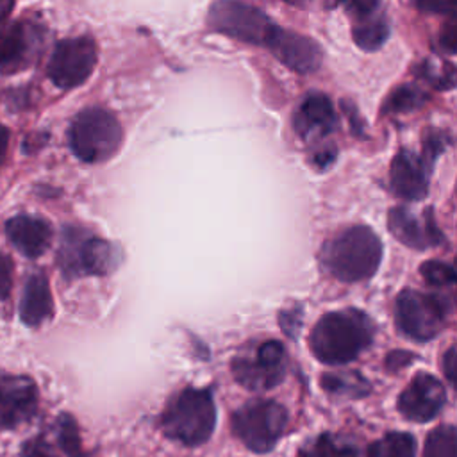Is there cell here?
I'll list each match as a JSON object with an SVG mask.
<instances>
[{
	"instance_id": "obj_9",
	"label": "cell",
	"mask_w": 457,
	"mask_h": 457,
	"mask_svg": "<svg viewBox=\"0 0 457 457\" xmlns=\"http://www.w3.org/2000/svg\"><path fill=\"white\" fill-rule=\"evenodd\" d=\"M209 27L245 43L264 45L275 30V23L257 7L241 2H216L209 9Z\"/></svg>"
},
{
	"instance_id": "obj_12",
	"label": "cell",
	"mask_w": 457,
	"mask_h": 457,
	"mask_svg": "<svg viewBox=\"0 0 457 457\" xmlns=\"http://www.w3.org/2000/svg\"><path fill=\"white\" fill-rule=\"evenodd\" d=\"M37 409V387L25 375H0V430L29 421Z\"/></svg>"
},
{
	"instance_id": "obj_35",
	"label": "cell",
	"mask_w": 457,
	"mask_h": 457,
	"mask_svg": "<svg viewBox=\"0 0 457 457\" xmlns=\"http://www.w3.org/2000/svg\"><path fill=\"white\" fill-rule=\"evenodd\" d=\"M12 7H14L12 2H2V0H0V21H4V20L9 16V12L12 11Z\"/></svg>"
},
{
	"instance_id": "obj_23",
	"label": "cell",
	"mask_w": 457,
	"mask_h": 457,
	"mask_svg": "<svg viewBox=\"0 0 457 457\" xmlns=\"http://www.w3.org/2000/svg\"><path fill=\"white\" fill-rule=\"evenodd\" d=\"M321 386L325 391L332 395H343V396H362L370 391V384L364 380L362 375L355 371L346 373H327L321 378Z\"/></svg>"
},
{
	"instance_id": "obj_20",
	"label": "cell",
	"mask_w": 457,
	"mask_h": 457,
	"mask_svg": "<svg viewBox=\"0 0 457 457\" xmlns=\"http://www.w3.org/2000/svg\"><path fill=\"white\" fill-rule=\"evenodd\" d=\"M54 314V300L48 278L41 271H34L23 287L20 300V320L29 327H37Z\"/></svg>"
},
{
	"instance_id": "obj_25",
	"label": "cell",
	"mask_w": 457,
	"mask_h": 457,
	"mask_svg": "<svg viewBox=\"0 0 457 457\" xmlns=\"http://www.w3.org/2000/svg\"><path fill=\"white\" fill-rule=\"evenodd\" d=\"M427 102V93L421 91L418 86H400L391 93L386 102V111L389 112H409L421 107Z\"/></svg>"
},
{
	"instance_id": "obj_22",
	"label": "cell",
	"mask_w": 457,
	"mask_h": 457,
	"mask_svg": "<svg viewBox=\"0 0 457 457\" xmlns=\"http://www.w3.org/2000/svg\"><path fill=\"white\" fill-rule=\"evenodd\" d=\"M298 457H357V448L343 437L321 434L307 443L298 452Z\"/></svg>"
},
{
	"instance_id": "obj_24",
	"label": "cell",
	"mask_w": 457,
	"mask_h": 457,
	"mask_svg": "<svg viewBox=\"0 0 457 457\" xmlns=\"http://www.w3.org/2000/svg\"><path fill=\"white\" fill-rule=\"evenodd\" d=\"M423 457H457V436L452 425L434 428L427 441Z\"/></svg>"
},
{
	"instance_id": "obj_15",
	"label": "cell",
	"mask_w": 457,
	"mask_h": 457,
	"mask_svg": "<svg viewBox=\"0 0 457 457\" xmlns=\"http://www.w3.org/2000/svg\"><path fill=\"white\" fill-rule=\"evenodd\" d=\"M387 223L391 234L398 241L416 250L437 246L445 241V236L434 221L432 209H425L421 216H416L407 207H393Z\"/></svg>"
},
{
	"instance_id": "obj_14",
	"label": "cell",
	"mask_w": 457,
	"mask_h": 457,
	"mask_svg": "<svg viewBox=\"0 0 457 457\" xmlns=\"http://www.w3.org/2000/svg\"><path fill=\"white\" fill-rule=\"evenodd\" d=\"M266 48L282 64L298 73L314 71L321 64V48L318 46V43L293 30L275 27L273 34L266 43Z\"/></svg>"
},
{
	"instance_id": "obj_6",
	"label": "cell",
	"mask_w": 457,
	"mask_h": 457,
	"mask_svg": "<svg viewBox=\"0 0 457 457\" xmlns=\"http://www.w3.org/2000/svg\"><path fill=\"white\" fill-rule=\"evenodd\" d=\"M450 312V298L437 293L405 289L396 296L395 323L403 336L428 341L445 328Z\"/></svg>"
},
{
	"instance_id": "obj_26",
	"label": "cell",
	"mask_w": 457,
	"mask_h": 457,
	"mask_svg": "<svg viewBox=\"0 0 457 457\" xmlns=\"http://www.w3.org/2000/svg\"><path fill=\"white\" fill-rule=\"evenodd\" d=\"M420 271L425 282L434 287H450L455 282L453 268L443 261H427L421 264Z\"/></svg>"
},
{
	"instance_id": "obj_27",
	"label": "cell",
	"mask_w": 457,
	"mask_h": 457,
	"mask_svg": "<svg viewBox=\"0 0 457 457\" xmlns=\"http://www.w3.org/2000/svg\"><path fill=\"white\" fill-rule=\"evenodd\" d=\"M57 439L61 448L70 455V457H79L80 455V439H79V430L75 425V420L68 414L59 416L57 420Z\"/></svg>"
},
{
	"instance_id": "obj_5",
	"label": "cell",
	"mask_w": 457,
	"mask_h": 457,
	"mask_svg": "<svg viewBox=\"0 0 457 457\" xmlns=\"http://www.w3.org/2000/svg\"><path fill=\"white\" fill-rule=\"evenodd\" d=\"M121 137L120 121L102 107L82 109L68 130L70 148L84 162L107 161L118 152Z\"/></svg>"
},
{
	"instance_id": "obj_13",
	"label": "cell",
	"mask_w": 457,
	"mask_h": 457,
	"mask_svg": "<svg viewBox=\"0 0 457 457\" xmlns=\"http://www.w3.org/2000/svg\"><path fill=\"white\" fill-rule=\"evenodd\" d=\"M445 402L443 384L432 375L420 373L398 396V411L411 421L425 423L441 412Z\"/></svg>"
},
{
	"instance_id": "obj_11",
	"label": "cell",
	"mask_w": 457,
	"mask_h": 457,
	"mask_svg": "<svg viewBox=\"0 0 457 457\" xmlns=\"http://www.w3.org/2000/svg\"><path fill=\"white\" fill-rule=\"evenodd\" d=\"M43 46V29L29 20L0 21V71L16 73L29 68Z\"/></svg>"
},
{
	"instance_id": "obj_33",
	"label": "cell",
	"mask_w": 457,
	"mask_h": 457,
	"mask_svg": "<svg viewBox=\"0 0 457 457\" xmlns=\"http://www.w3.org/2000/svg\"><path fill=\"white\" fill-rule=\"evenodd\" d=\"M21 457H54L48 450H45L43 446H39V445H32V446H27L25 450H23V455Z\"/></svg>"
},
{
	"instance_id": "obj_8",
	"label": "cell",
	"mask_w": 457,
	"mask_h": 457,
	"mask_svg": "<svg viewBox=\"0 0 457 457\" xmlns=\"http://www.w3.org/2000/svg\"><path fill=\"white\" fill-rule=\"evenodd\" d=\"M287 355L280 341L270 339L239 352L232 361L234 378L250 391H266L286 377Z\"/></svg>"
},
{
	"instance_id": "obj_3",
	"label": "cell",
	"mask_w": 457,
	"mask_h": 457,
	"mask_svg": "<svg viewBox=\"0 0 457 457\" xmlns=\"http://www.w3.org/2000/svg\"><path fill=\"white\" fill-rule=\"evenodd\" d=\"M216 425V405L209 389L186 387L175 395L162 416V432L186 446H198L205 443Z\"/></svg>"
},
{
	"instance_id": "obj_29",
	"label": "cell",
	"mask_w": 457,
	"mask_h": 457,
	"mask_svg": "<svg viewBox=\"0 0 457 457\" xmlns=\"http://www.w3.org/2000/svg\"><path fill=\"white\" fill-rule=\"evenodd\" d=\"M12 271H14L12 259L7 253L0 252V302H4L11 295Z\"/></svg>"
},
{
	"instance_id": "obj_32",
	"label": "cell",
	"mask_w": 457,
	"mask_h": 457,
	"mask_svg": "<svg viewBox=\"0 0 457 457\" xmlns=\"http://www.w3.org/2000/svg\"><path fill=\"white\" fill-rule=\"evenodd\" d=\"M418 7L425 11H437L439 14H452L453 11L452 4H418Z\"/></svg>"
},
{
	"instance_id": "obj_7",
	"label": "cell",
	"mask_w": 457,
	"mask_h": 457,
	"mask_svg": "<svg viewBox=\"0 0 457 457\" xmlns=\"http://www.w3.org/2000/svg\"><path fill=\"white\" fill-rule=\"evenodd\" d=\"M287 411L273 400H250L232 416V430L252 452H270L282 437Z\"/></svg>"
},
{
	"instance_id": "obj_2",
	"label": "cell",
	"mask_w": 457,
	"mask_h": 457,
	"mask_svg": "<svg viewBox=\"0 0 457 457\" xmlns=\"http://www.w3.org/2000/svg\"><path fill=\"white\" fill-rule=\"evenodd\" d=\"M382 259V243L378 236L364 225L350 227L321 248V266L337 280L359 282L370 278Z\"/></svg>"
},
{
	"instance_id": "obj_17",
	"label": "cell",
	"mask_w": 457,
	"mask_h": 457,
	"mask_svg": "<svg viewBox=\"0 0 457 457\" xmlns=\"http://www.w3.org/2000/svg\"><path fill=\"white\" fill-rule=\"evenodd\" d=\"M293 125L296 134L305 141L318 143L334 132L337 125V116L332 107V102L323 93H309L300 102Z\"/></svg>"
},
{
	"instance_id": "obj_4",
	"label": "cell",
	"mask_w": 457,
	"mask_h": 457,
	"mask_svg": "<svg viewBox=\"0 0 457 457\" xmlns=\"http://www.w3.org/2000/svg\"><path fill=\"white\" fill-rule=\"evenodd\" d=\"M120 250L91 234L89 230L66 227L61 234L57 264L64 278L73 280L84 275H107L120 264Z\"/></svg>"
},
{
	"instance_id": "obj_10",
	"label": "cell",
	"mask_w": 457,
	"mask_h": 457,
	"mask_svg": "<svg viewBox=\"0 0 457 457\" xmlns=\"http://www.w3.org/2000/svg\"><path fill=\"white\" fill-rule=\"evenodd\" d=\"M96 64V45L87 36L68 37L55 45L46 73L61 89H71L86 82Z\"/></svg>"
},
{
	"instance_id": "obj_19",
	"label": "cell",
	"mask_w": 457,
	"mask_h": 457,
	"mask_svg": "<svg viewBox=\"0 0 457 457\" xmlns=\"http://www.w3.org/2000/svg\"><path fill=\"white\" fill-rule=\"evenodd\" d=\"M5 232L14 248L29 259L43 255L52 241L50 223L30 214H16L7 220Z\"/></svg>"
},
{
	"instance_id": "obj_21",
	"label": "cell",
	"mask_w": 457,
	"mask_h": 457,
	"mask_svg": "<svg viewBox=\"0 0 457 457\" xmlns=\"http://www.w3.org/2000/svg\"><path fill=\"white\" fill-rule=\"evenodd\" d=\"M416 439L409 432H389L370 445L366 457H414Z\"/></svg>"
},
{
	"instance_id": "obj_28",
	"label": "cell",
	"mask_w": 457,
	"mask_h": 457,
	"mask_svg": "<svg viewBox=\"0 0 457 457\" xmlns=\"http://www.w3.org/2000/svg\"><path fill=\"white\" fill-rule=\"evenodd\" d=\"M446 137H445V132H437V130H427L425 134V143H423V150H425V155L423 159L428 162V166L436 161V157L445 150V145H446Z\"/></svg>"
},
{
	"instance_id": "obj_31",
	"label": "cell",
	"mask_w": 457,
	"mask_h": 457,
	"mask_svg": "<svg viewBox=\"0 0 457 457\" xmlns=\"http://www.w3.org/2000/svg\"><path fill=\"white\" fill-rule=\"evenodd\" d=\"M443 370H445L448 382L453 384V380H455V348L453 346H450L443 357Z\"/></svg>"
},
{
	"instance_id": "obj_1",
	"label": "cell",
	"mask_w": 457,
	"mask_h": 457,
	"mask_svg": "<svg viewBox=\"0 0 457 457\" xmlns=\"http://www.w3.org/2000/svg\"><path fill=\"white\" fill-rule=\"evenodd\" d=\"M373 337V320L364 311L345 309L320 318L309 334V346L325 364H346L366 350Z\"/></svg>"
},
{
	"instance_id": "obj_16",
	"label": "cell",
	"mask_w": 457,
	"mask_h": 457,
	"mask_svg": "<svg viewBox=\"0 0 457 457\" xmlns=\"http://www.w3.org/2000/svg\"><path fill=\"white\" fill-rule=\"evenodd\" d=\"M428 162L411 150H400L389 171V184L393 193L403 200H423L428 193Z\"/></svg>"
},
{
	"instance_id": "obj_18",
	"label": "cell",
	"mask_w": 457,
	"mask_h": 457,
	"mask_svg": "<svg viewBox=\"0 0 457 457\" xmlns=\"http://www.w3.org/2000/svg\"><path fill=\"white\" fill-rule=\"evenodd\" d=\"M352 18V36L359 48L371 52L380 48L389 36V21L378 2L346 4Z\"/></svg>"
},
{
	"instance_id": "obj_30",
	"label": "cell",
	"mask_w": 457,
	"mask_h": 457,
	"mask_svg": "<svg viewBox=\"0 0 457 457\" xmlns=\"http://www.w3.org/2000/svg\"><path fill=\"white\" fill-rule=\"evenodd\" d=\"M455 43H457V29H455V21L452 20L441 32V45L453 54L455 52Z\"/></svg>"
},
{
	"instance_id": "obj_34",
	"label": "cell",
	"mask_w": 457,
	"mask_h": 457,
	"mask_svg": "<svg viewBox=\"0 0 457 457\" xmlns=\"http://www.w3.org/2000/svg\"><path fill=\"white\" fill-rule=\"evenodd\" d=\"M9 148V130L0 123V164L4 162Z\"/></svg>"
}]
</instances>
